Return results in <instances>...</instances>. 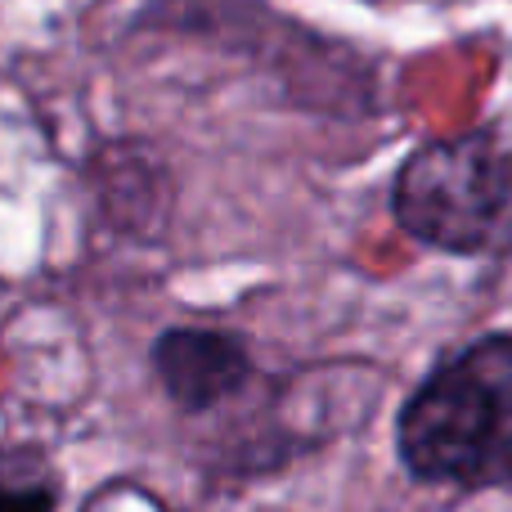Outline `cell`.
I'll list each match as a JSON object with an SVG mask.
<instances>
[{
  "label": "cell",
  "mask_w": 512,
  "mask_h": 512,
  "mask_svg": "<svg viewBox=\"0 0 512 512\" xmlns=\"http://www.w3.org/2000/svg\"><path fill=\"white\" fill-rule=\"evenodd\" d=\"M396 468L418 490H512V328L445 346L391 418Z\"/></svg>",
  "instance_id": "1"
},
{
  "label": "cell",
  "mask_w": 512,
  "mask_h": 512,
  "mask_svg": "<svg viewBox=\"0 0 512 512\" xmlns=\"http://www.w3.org/2000/svg\"><path fill=\"white\" fill-rule=\"evenodd\" d=\"M387 216L450 261H512V117L418 140L387 180Z\"/></svg>",
  "instance_id": "2"
},
{
  "label": "cell",
  "mask_w": 512,
  "mask_h": 512,
  "mask_svg": "<svg viewBox=\"0 0 512 512\" xmlns=\"http://www.w3.org/2000/svg\"><path fill=\"white\" fill-rule=\"evenodd\" d=\"M144 364H149L153 387L180 418H212L265 382L252 337L225 324L158 328L144 351Z\"/></svg>",
  "instance_id": "3"
},
{
  "label": "cell",
  "mask_w": 512,
  "mask_h": 512,
  "mask_svg": "<svg viewBox=\"0 0 512 512\" xmlns=\"http://www.w3.org/2000/svg\"><path fill=\"white\" fill-rule=\"evenodd\" d=\"M86 189L99 221L135 243H162L180 203L167 153L144 135H108L86 158Z\"/></svg>",
  "instance_id": "4"
},
{
  "label": "cell",
  "mask_w": 512,
  "mask_h": 512,
  "mask_svg": "<svg viewBox=\"0 0 512 512\" xmlns=\"http://www.w3.org/2000/svg\"><path fill=\"white\" fill-rule=\"evenodd\" d=\"M63 486L50 468L0 459V512H59Z\"/></svg>",
  "instance_id": "5"
}]
</instances>
